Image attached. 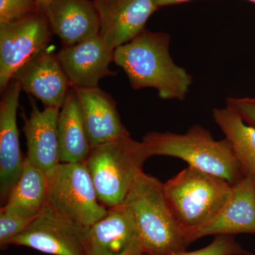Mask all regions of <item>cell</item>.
<instances>
[{"label": "cell", "mask_w": 255, "mask_h": 255, "mask_svg": "<svg viewBox=\"0 0 255 255\" xmlns=\"http://www.w3.org/2000/svg\"><path fill=\"white\" fill-rule=\"evenodd\" d=\"M53 33L42 11L0 25V91L14 74L42 50L48 48Z\"/></svg>", "instance_id": "obj_7"}, {"label": "cell", "mask_w": 255, "mask_h": 255, "mask_svg": "<svg viewBox=\"0 0 255 255\" xmlns=\"http://www.w3.org/2000/svg\"><path fill=\"white\" fill-rule=\"evenodd\" d=\"M47 176V206L61 217L89 228L107 214L85 162L60 163Z\"/></svg>", "instance_id": "obj_6"}, {"label": "cell", "mask_w": 255, "mask_h": 255, "mask_svg": "<svg viewBox=\"0 0 255 255\" xmlns=\"http://www.w3.org/2000/svg\"><path fill=\"white\" fill-rule=\"evenodd\" d=\"M48 194V176L26 157L20 177L1 211L20 217L35 219L47 206Z\"/></svg>", "instance_id": "obj_18"}, {"label": "cell", "mask_w": 255, "mask_h": 255, "mask_svg": "<svg viewBox=\"0 0 255 255\" xmlns=\"http://www.w3.org/2000/svg\"><path fill=\"white\" fill-rule=\"evenodd\" d=\"M72 87L78 97L91 149L130 136L121 121L112 95L99 87Z\"/></svg>", "instance_id": "obj_14"}, {"label": "cell", "mask_w": 255, "mask_h": 255, "mask_svg": "<svg viewBox=\"0 0 255 255\" xmlns=\"http://www.w3.org/2000/svg\"><path fill=\"white\" fill-rule=\"evenodd\" d=\"M43 13L63 46L100 33V18L93 0H52Z\"/></svg>", "instance_id": "obj_17"}, {"label": "cell", "mask_w": 255, "mask_h": 255, "mask_svg": "<svg viewBox=\"0 0 255 255\" xmlns=\"http://www.w3.org/2000/svg\"><path fill=\"white\" fill-rule=\"evenodd\" d=\"M56 56L71 87H97L102 78L117 75L110 69L114 50L107 46L100 33L76 44L62 47Z\"/></svg>", "instance_id": "obj_11"}, {"label": "cell", "mask_w": 255, "mask_h": 255, "mask_svg": "<svg viewBox=\"0 0 255 255\" xmlns=\"http://www.w3.org/2000/svg\"><path fill=\"white\" fill-rule=\"evenodd\" d=\"M87 228L70 222L46 206L8 246L28 247L53 255H87Z\"/></svg>", "instance_id": "obj_8"}, {"label": "cell", "mask_w": 255, "mask_h": 255, "mask_svg": "<svg viewBox=\"0 0 255 255\" xmlns=\"http://www.w3.org/2000/svg\"><path fill=\"white\" fill-rule=\"evenodd\" d=\"M213 118L231 143L243 177L255 178V127L247 124L229 102L226 107L214 108Z\"/></svg>", "instance_id": "obj_20"}, {"label": "cell", "mask_w": 255, "mask_h": 255, "mask_svg": "<svg viewBox=\"0 0 255 255\" xmlns=\"http://www.w3.org/2000/svg\"><path fill=\"white\" fill-rule=\"evenodd\" d=\"M227 102L238 111L247 124L255 127V101L253 98H228Z\"/></svg>", "instance_id": "obj_24"}, {"label": "cell", "mask_w": 255, "mask_h": 255, "mask_svg": "<svg viewBox=\"0 0 255 255\" xmlns=\"http://www.w3.org/2000/svg\"><path fill=\"white\" fill-rule=\"evenodd\" d=\"M168 255H255L243 249L231 235H218L209 246L193 252L183 251Z\"/></svg>", "instance_id": "obj_21"}, {"label": "cell", "mask_w": 255, "mask_h": 255, "mask_svg": "<svg viewBox=\"0 0 255 255\" xmlns=\"http://www.w3.org/2000/svg\"><path fill=\"white\" fill-rule=\"evenodd\" d=\"M34 219L20 217L0 211V246H8L9 241L23 233Z\"/></svg>", "instance_id": "obj_23"}, {"label": "cell", "mask_w": 255, "mask_h": 255, "mask_svg": "<svg viewBox=\"0 0 255 255\" xmlns=\"http://www.w3.org/2000/svg\"></svg>", "instance_id": "obj_29"}, {"label": "cell", "mask_w": 255, "mask_h": 255, "mask_svg": "<svg viewBox=\"0 0 255 255\" xmlns=\"http://www.w3.org/2000/svg\"><path fill=\"white\" fill-rule=\"evenodd\" d=\"M58 136L60 163L85 162L91 147L78 97L72 87L60 110Z\"/></svg>", "instance_id": "obj_19"}, {"label": "cell", "mask_w": 255, "mask_h": 255, "mask_svg": "<svg viewBox=\"0 0 255 255\" xmlns=\"http://www.w3.org/2000/svg\"><path fill=\"white\" fill-rule=\"evenodd\" d=\"M100 18V34L112 50L141 33L158 8L153 0H93Z\"/></svg>", "instance_id": "obj_10"}, {"label": "cell", "mask_w": 255, "mask_h": 255, "mask_svg": "<svg viewBox=\"0 0 255 255\" xmlns=\"http://www.w3.org/2000/svg\"><path fill=\"white\" fill-rule=\"evenodd\" d=\"M33 1L38 6L40 11L44 12V10L46 9L47 6L51 2L52 0H33Z\"/></svg>", "instance_id": "obj_26"}, {"label": "cell", "mask_w": 255, "mask_h": 255, "mask_svg": "<svg viewBox=\"0 0 255 255\" xmlns=\"http://www.w3.org/2000/svg\"><path fill=\"white\" fill-rule=\"evenodd\" d=\"M166 200L176 221L190 236L219 214L232 193L226 179L189 166L163 184Z\"/></svg>", "instance_id": "obj_3"}, {"label": "cell", "mask_w": 255, "mask_h": 255, "mask_svg": "<svg viewBox=\"0 0 255 255\" xmlns=\"http://www.w3.org/2000/svg\"><path fill=\"white\" fill-rule=\"evenodd\" d=\"M253 100H254L255 101V98H253Z\"/></svg>", "instance_id": "obj_28"}, {"label": "cell", "mask_w": 255, "mask_h": 255, "mask_svg": "<svg viewBox=\"0 0 255 255\" xmlns=\"http://www.w3.org/2000/svg\"><path fill=\"white\" fill-rule=\"evenodd\" d=\"M28 96L41 101L44 108L61 109L71 85L56 54L49 48L42 50L14 74Z\"/></svg>", "instance_id": "obj_12"}, {"label": "cell", "mask_w": 255, "mask_h": 255, "mask_svg": "<svg viewBox=\"0 0 255 255\" xmlns=\"http://www.w3.org/2000/svg\"><path fill=\"white\" fill-rule=\"evenodd\" d=\"M142 141L149 146L152 156L182 159L189 166L223 178L231 185L244 177L231 142L227 138L215 140L201 126H192L184 134L150 132Z\"/></svg>", "instance_id": "obj_4"}, {"label": "cell", "mask_w": 255, "mask_h": 255, "mask_svg": "<svg viewBox=\"0 0 255 255\" xmlns=\"http://www.w3.org/2000/svg\"><path fill=\"white\" fill-rule=\"evenodd\" d=\"M169 44L168 33L145 28L132 41L114 50V62L123 69L134 90L151 87L162 100L183 101L193 79L174 63Z\"/></svg>", "instance_id": "obj_1"}, {"label": "cell", "mask_w": 255, "mask_h": 255, "mask_svg": "<svg viewBox=\"0 0 255 255\" xmlns=\"http://www.w3.org/2000/svg\"><path fill=\"white\" fill-rule=\"evenodd\" d=\"M248 1H252V2L255 3V0H248Z\"/></svg>", "instance_id": "obj_27"}, {"label": "cell", "mask_w": 255, "mask_h": 255, "mask_svg": "<svg viewBox=\"0 0 255 255\" xmlns=\"http://www.w3.org/2000/svg\"><path fill=\"white\" fill-rule=\"evenodd\" d=\"M143 141L126 137L93 147L85 161L99 201L106 208L124 202L132 182L152 157Z\"/></svg>", "instance_id": "obj_5"}, {"label": "cell", "mask_w": 255, "mask_h": 255, "mask_svg": "<svg viewBox=\"0 0 255 255\" xmlns=\"http://www.w3.org/2000/svg\"><path fill=\"white\" fill-rule=\"evenodd\" d=\"M131 213L146 255H168L185 251L189 245L169 209L163 184L142 172L132 182L124 202Z\"/></svg>", "instance_id": "obj_2"}, {"label": "cell", "mask_w": 255, "mask_h": 255, "mask_svg": "<svg viewBox=\"0 0 255 255\" xmlns=\"http://www.w3.org/2000/svg\"><path fill=\"white\" fill-rule=\"evenodd\" d=\"M255 235V178L246 176L232 185L229 200L211 222L190 236L192 242L211 235Z\"/></svg>", "instance_id": "obj_16"}, {"label": "cell", "mask_w": 255, "mask_h": 255, "mask_svg": "<svg viewBox=\"0 0 255 255\" xmlns=\"http://www.w3.org/2000/svg\"><path fill=\"white\" fill-rule=\"evenodd\" d=\"M37 11L33 0H0V25L17 21Z\"/></svg>", "instance_id": "obj_22"}, {"label": "cell", "mask_w": 255, "mask_h": 255, "mask_svg": "<svg viewBox=\"0 0 255 255\" xmlns=\"http://www.w3.org/2000/svg\"><path fill=\"white\" fill-rule=\"evenodd\" d=\"M191 1V0H153L155 6L158 9L159 7H162V6L180 4V3L186 2V1Z\"/></svg>", "instance_id": "obj_25"}, {"label": "cell", "mask_w": 255, "mask_h": 255, "mask_svg": "<svg viewBox=\"0 0 255 255\" xmlns=\"http://www.w3.org/2000/svg\"><path fill=\"white\" fill-rule=\"evenodd\" d=\"M31 113H21L26 137V158L46 174L60 163L58 145V120L59 109L46 107L41 111L34 97L28 96Z\"/></svg>", "instance_id": "obj_15"}, {"label": "cell", "mask_w": 255, "mask_h": 255, "mask_svg": "<svg viewBox=\"0 0 255 255\" xmlns=\"http://www.w3.org/2000/svg\"><path fill=\"white\" fill-rule=\"evenodd\" d=\"M21 90L19 83L11 79L0 101V194L4 203L17 182L24 162L16 123Z\"/></svg>", "instance_id": "obj_13"}, {"label": "cell", "mask_w": 255, "mask_h": 255, "mask_svg": "<svg viewBox=\"0 0 255 255\" xmlns=\"http://www.w3.org/2000/svg\"><path fill=\"white\" fill-rule=\"evenodd\" d=\"M85 246L87 255H145L135 219L123 204L87 228Z\"/></svg>", "instance_id": "obj_9"}]
</instances>
